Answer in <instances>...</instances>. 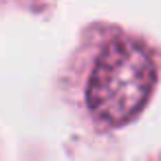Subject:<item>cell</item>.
<instances>
[{"label":"cell","instance_id":"6da1fadb","mask_svg":"<svg viewBox=\"0 0 161 161\" xmlns=\"http://www.w3.org/2000/svg\"><path fill=\"white\" fill-rule=\"evenodd\" d=\"M159 82L157 55L148 42L126 31L97 38L77 62L80 104L91 126L124 128L141 115Z\"/></svg>","mask_w":161,"mask_h":161}]
</instances>
